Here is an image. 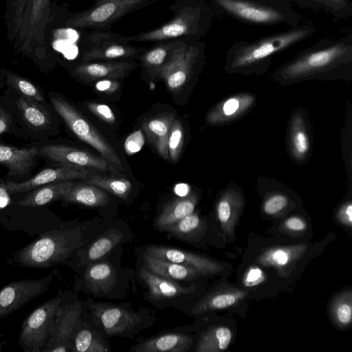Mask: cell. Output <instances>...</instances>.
I'll use <instances>...</instances> for the list:
<instances>
[{"mask_svg":"<svg viewBox=\"0 0 352 352\" xmlns=\"http://www.w3.org/2000/svg\"><path fill=\"white\" fill-rule=\"evenodd\" d=\"M56 7L52 0H6V36L18 54L35 60L50 56L52 28L67 10Z\"/></svg>","mask_w":352,"mask_h":352,"instance_id":"obj_1","label":"cell"},{"mask_svg":"<svg viewBox=\"0 0 352 352\" xmlns=\"http://www.w3.org/2000/svg\"><path fill=\"white\" fill-rule=\"evenodd\" d=\"M173 13L166 23L132 36H124L126 43H152L179 40H200L209 29L212 10L204 0H174L168 6Z\"/></svg>","mask_w":352,"mask_h":352,"instance_id":"obj_2","label":"cell"},{"mask_svg":"<svg viewBox=\"0 0 352 352\" xmlns=\"http://www.w3.org/2000/svg\"><path fill=\"white\" fill-rule=\"evenodd\" d=\"M78 229L47 232L16 251L11 263L28 268H46L63 263L80 246Z\"/></svg>","mask_w":352,"mask_h":352,"instance_id":"obj_3","label":"cell"},{"mask_svg":"<svg viewBox=\"0 0 352 352\" xmlns=\"http://www.w3.org/2000/svg\"><path fill=\"white\" fill-rule=\"evenodd\" d=\"M314 29L300 27L273 34L252 43L234 44L227 56L226 68L232 72H244L264 65L274 54L297 44L311 35Z\"/></svg>","mask_w":352,"mask_h":352,"instance_id":"obj_4","label":"cell"},{"mask_svg":"<svg viewBox=\"0 0 352 352\" xmlns=\"http://www.w3.org/2000/svg\"><path fill=\"white\" fill-rule=\"evenodd\" d=\"M351 47L346 42L336 41L309 50L282 66L276 77L280 81L292 82L327 72L351 60Z\"/></svg>","mask_w":352,"mask_h":352,"instance_id":"obj_5","label":"cell"},{"mask_svg":"<svg viewBox=\"0 0 352 352\" xmlns=\"http://www.w3.org/2000/svg\"><path fill=\"white\" fill-rule=\"evenodd\" d=\"M160 0H94L88 8L67 12L63 24L85 30H109L113 23L126 14L155 3Z\"/></svg>","mask_w":352,"mask_h":352,"instance_id":"obj_6","label":"cell"},{"mask_svg":"<svg viewBox=\"0 0 352 352\" xmlns=\"http://www.w3.org/2000/svg\"><path fill=\"white\" fill-rule=\"evenodd\" d=\"M205 43L200 40H175L164 64L156 76L162 79L172 91L180 90L201 65L205 57Z\"/></svg>","mask_w":352,"mask_h":352,"instance_id":"obj_7","label":"cell"},{"mask_svg":"<svg viewBox=\"0 0 352 352\" xmlns=\"http://www.w3.org/2000/svg\"><path fill=\"white\" fill-rule=\"evenodd\" d=\"M50 100L54 109L76 136L98 151L121 173L124 172L121 160L114 148L76 108L56 95H50Z\"/></svg>","mask_w":352,"mask_h":352,"instance_id":"obj_8","label":"cell"},{"mask_svg":"<svg viewBox=\"0 0 352 352\" xmlns=\"http://www.w3.org/2000/svg\"><path fill=\"white\" fill-rule=\"evenodd\" d=\"M62 292L36 307L23 320L19 344L25 352H43L62 304Z\"/></svg>","mask_w":352,"mask_h":352,"instance_id":"obj_9","label":"cell"},{"mask_svg":"<svg viewBox=\"0 0 352 352\" xmlns=\"http://www.w3.org/2000/svg\"><path fill=\"white\" fill-rule=\"evenodd\" d=\"M146 47H136L124 36L109 30H89L80 63L93 60L131 61L139 59Z\"/></svg>","mask_w":352,"mask_h":352,"instance_id":"obj_10","label":"cell"},{"mask_svg":"<svg viewBox=\"0 0 352 352\" xmlns=\"http://www.w3.org/2000/svg\"><path fill=\"white\" fill-rule=\"evenodd\" d=\"M91 324L104 336H130L140 327L142 316L124 307L87 299Z\"/></svg>","mask_w":352,"mask_h":352,"instance_id":"obj_11","label":"cell"},{"mask_svg":"<svg viewBox=\"0 0 352 352\" xmlns=\"http://www.w3.org/2000/svg\"><path fill=\"white\" fill-rule=\"evenodd\" d=\"M82 314L80 302L61 304L43 352L72 351L74 336L82 321Z\"/></svg>","mask_w":352,"mask_h":352,"instance_id":"obj_12","label":"cell"},{"mask_svg":"<svg viewBox=\"0 0 352 352\" xmlns=\"http://www.w3.org/2000/svg\"><path fill=\"white\" fill-rule=\"evenodd\" d=\"M53 273L40 279L14 280L0 289V319L22 307L30 300L45 293Z\"/></svg>","mask_w":352,"mask_h":352,"instance_id":"obj_13","label":"cell"},{"mask_svg":"<svg viewBox=\"0 0 352 352\" xmlns=\"http://www.w3.org/2000/svg\"><path fill=\"white\" fill-rule=\"evenodd\" d=\"M39 155L60 166L77 168H92L116 175L120 171L104 157L85 151L62 144H50L42 146Z\"/></svg>","mask_w":352,"mask_h":352,"instance_id":"obj_14","label":"cell"},{"mask_svg":"<svg viewBox=\"0 0 352 352\" xmlns=\"http://www.w3.org/2000/svg\"><path fill=\"white\" fill-rule=\"evenodd\" d=\"M213 5L243 22L270 25L285 20L280 10L245 0H211Z\"/></svg>","mask_w":352,"mask_h":352,"instance_id":"obj_15","label":"cell"},{"mask_svg":"<svg viewBox=\"0 0 352 352\" xmlns=\"http://www.w3.org/2000/svg\"><path fill=\"white\" fill-rule=\"evenodd\" d=\"M91 174L93 173L86 168L60 166L56 168L44 169L34 177L23 182H7L3 184V186L9 193H20L34 190L48 184L75 179L85 180Z\"/></svg>","mask_w":352,"mask_h":352,"instance_id":"obj_16","label":"cell"},{"mask_svg":"<svg viewBox=\"0 0 352 352\" xmlns=\"http://www.w3.org/2000/svg\"><path fill=\"white\" fill-rule=\"evenodd\" d=\"M137 67L134 60H93L76 65L72 71L74 77L85 82L102 79H119Z\"/></svg>","mask_w":352,"mask_h":352,"instance_id":"obj_17","label":"cell"},{"mask_svg":"<svg viewBox=\"0 0 352 352\" xmlns=\"http://www.w3.org/2000/svg\"><path fill=\"white\" fill-rule=\"evenodd\" d=\"M138 276L147 288V297L153 302H169L191 293L189 287L164 278L142 266Z\"/></svg>","mask_w":352,"mask_h":352,"instance_id":"obj_18","label":"cell"},{"mask_svg":"<svg viewBox=\"0 0 352 352\" xmlns=\"http://www.w3.org/2000/svg\"><path fill=\"white\" fill-rule=\"evenodd\" d=\"M144 254L193 268L200 274L214 273L219 270L218 265L208 258L179 248L151 245L146 248Z\"/></svg>","mask_w":352,"mask_h":352,"instance_id":"obj_19","label":"cell"},{"mask_svg":"<svg viewBox=\"0 0 352 352\" xmlns=\"http://www.w3.org/2000/svg\"><path fill=\"white\" fill-rule=\"evenodd\" d=\"M190 336L182 330L165 331L138 342L133 352H186L192 344Z\"/></svg>","mask_w":352,"mask_h":352,"instance_id":"obj_20","label":"cell"},{"mask_svg":"<svg viewBox=\"0 0 352 352\" xmlns=\"http://www.w3.org/2000/svg\"><path fill=\"white\" fill-rule=\"evenodd\" d=\"M38 155L37 147L17 148L0 144V164L8 169L12 176H22L27 173Z\"/></svg>","mask_w":352,"mask_h":352,"instance_id":"obj_21","label":"cell"},{"mask_svg":"<svg viewBox=\"0 0 352 352\" xmlns=\"http://www.w3.org/2000/svg\"><path fill=\"white\" fill-rule=\"evenodd\" d=\"M144 266L154 274L175 282L189 281L200 274L193 268L143 254Z\"/></svg>","mask_w":352,"mask_h":352,"instance_id":"obj_22","label":"cell"},{"mask_svg":"<svg viewBox=\"0 0 352 352\" xmlns=\"http://www.w3.org/2000/svg\"><path fill=\"white\" fill-rule=\"evenodd\" d=\"M116 272L107 261L89 263L84 273L87 288L94 294H104L110 292L116 283Z\"/></svg>","mask_w":352,"mask_h":352,"instance_id":"obj_23","label":"cell"},{"mask_svg":"<svg viewBox=\"0 0 352 352\" xmlns=\"http://www.w3.org/2000/svg\"><path fill=\"white\" fill-rule=\"evenodd\" d=\"M196 197L189 195L178 197L168 202L155 221L156 228L160 231L167 230L185 217L194 212Z\"/></svg>","mask_w":352,"mask_h":352,"instance_id":"obj_24","label":"cell"},{"mask_svg":"<svg viewBox=\"0 0 352 352\" xmlns=\"http://www.w3.org/2000/svg\"><path fill=\"white\" fill-rule=\"evenodd\" d=\"M253 97L240 94L226 98L215 106L208 114L210 124H222L236 118L245 112L253 104Z\"/></svg>","mask_w":352,"mask_h":352,"instance_id":"obj_25","label":"cell"},{"mask_svg":"<svg viewBox=\"0 0 352 352\" xmlns=\"http://www.w3.org/2000/svg\"><path fill=\"white\" fill-rule=\"evenodd\" d=\"M174 120L173 115L166 114L149 119L142 124V128L150 142L154 145L159 154L167 160H170L168 138Z\"/></svg>","mask_w":352,"mask_h":352,"instance_id":"obj_26","label":"cell"},{"mask_svg":"<svg viewBox=\"0 0 352 352\" xmlns=\"http://www.w3.org/2000/svg\"><path fill=\"white\" fill-rule=\"evenodd\" d=\"M110 347L104 336L91 324L82 321L72 340V352H107Z\"/></svg>","mask_w":352,"mask_h":352,"instance_id":"obj_27","label":"cell"},{"mask_svg":"<svg viewBox=\"0 0 352 352\" xmlns=\"http://www.w3.org/2000/svg\"><path fill=\"white\" fill-rule=\"evenodd\" d=\"M72 181L48 184L34 188L17 204L21 206H41L63 199L74 185Z\"/></svg>","mask_w":352,"mask_h":352,"instance_id":"obj_28","label":"cell"},{"mask_svg":"<svg viewBox=\"0 0 352 352\" xmlns=\"http://www.w3.org/2000/svg\"><path fill=\"white\" fill-rule=\"evenodd\" d=\"M62 199L87 206L100 207L108 204L110 197L102 188L85 182L75 183Z\"/></svg>","mask_w":352,"mask_h":352,"instance_id":"obj_29","label":"cell"},{"mask_svg":"<svg viewBox=\"0 0 352 352\" xmlns=\"http://www.w3.org/2000/svg\"><path fill=\"white\" fill-rule=\"evenodd\" d=\"M18 109L23 120L32 128L43 129L50 124V116L38 102L21 96L18 101Z\"/></svg>","mask_w":352,"mask_h":352,"instance_id":"obj_30","label":"cell"},{"mask_svg":"<svg viewBox=\"0 0 352 352\" xmlns=\"http://www.w3.org/2000/svg\"><path fill=\"white\" fill-rule=\"evenodd\" d=\"M174 41L153 43L151 47L146 48L138 59L145 70L156 76L158 69L166 62Z\"/></svg>","mask_w":352,"mask_h":352,"instance_id":"obj_31","label":"cell"},{"mask_svg":"<svg viewBox=\"0 0 352 352\" xmlns=\"http://www.w3.org/2000/svg\"><path fill=\"white\" fill-rule=\"evenodd\" d=\"M85 182L99 187L121 199H126L132 190L131 183L125 178L91 174Z\"/></svg>","mask_w":352,"mask_h":352,"instance_id":"obj_32","label":"cell"},{"mask_svg":"<svg viewBox=\"0 0 352 352\" xmlns=\"http://www.w3.org/2000/svg\"><path fill=\"white\" fill-rule=\"evenodd\" d=\"M300 115L294 118L290 130L289 145L292 155L298 160L305 157L310 148L308 132Z\"/></svg>","mask_w":352,"mask_h":352,"instance_id":"obj_33","label":"cell"},{"mask_svg":"<svg viewBox=\"0 0 352 352\" xmlns=\"http://www.w3.org/2000/svg\"><path fill=\"white\" fill-rule=\"evenodd\" d=\"M232 333L226 327H218L202 334L197 345L196 351H223L228 348Z\"/></svg>","mask_w":352,"mask_h":352,"instance_id":"obj_34","label":"cell"},{"mask_svg":"<svg viewBox=\"0 0 352 352\" xmlns=\"http://www.w3.org/2000/svg\"><path fill=\"white\" fill-rule=\"evenodd\" d=\"M1 73L5 78L7 84L19 93L21 96L38 103L45 102L43 95L38 87L28 79L6 69H1Z\"/></svg>","mask_w":352,"mask_h":352,"instance_id":"obj_35","label":"cell"},{"mask_svg":"<svg viewBox=\"0 0 352 352\" xmlns=\"http://www.w3.org/2000/svg\"><path fill=\"white\" fill-rule=\"evenodd\" d=\"M122 237L120 232L111 231L97 238L87 250V261L91 263L103 258L120 243Z\"/></svg>","mask_w":352,"mask_h":352,"instance_id":"obj_36","label":"cell"},{"mask_svg":"<svg viewBox=\"0 0 352 352\" xmlns=\"http://www.w3.org/2000/svg\"><path fill=\"white\" fill-rule=\"evenodd\" d=\"M201 220L197 214L185 217L170 226L166 232L180 239H188L200 226Z\"/></svg>","mask_w":352,"mask_h":352,"instance_id":"obj_37","label":"cell"},{"mask_svg":"<svg viewBox=\"0 0 352 352\" xmlns=\"http://www.w3.org/2000/svg\"><path fill=\"white\" fill-rule=\"evenodd\" d=\"M184 144V129L178 119L174 120L170 126L168 138L169 159L177 162L179 158Z\"/></svg>","mask_w":352,"mask_h":352,"instance_id":"obj_38","label":"cell"},{"mask_svg":"<svg viewBox=\"0 0 352 352\" xmlns=\"http://www.w3.org/2000/svg\"><path fill=\"white\" fill-rule=\"evenodd\" d=\"M87 107L94 114L103 121L110 124L115 122V114L108 105L96 102H89Z\"/></svg>","mask_w":352,"mask_h":352,"instance_id":"obj_39","label":"cell"},{"mask_svg":"<svg viewBox=\"0 0 352 352\" xmlns=\"http://www.w3.org/2000/svg\"><path fill=\"white\" fill-rule=\"evenodd\" d=\"M287 204V197L281 194H276L269 197L263 206L267 214H275L283 209Z\"/></svg>","mask_w":352,"mask_h":352,"instance_id":"obj_40","label":"cell"},{"mask_svg":"<svg viewBox=\"0 0 352 352\" xmlns=\"http://www.w3.org/2000/svg\"><path fill=\"white\" fill-rule=\"evenodd\" d=\"M144 140L140 131H135L131 134L126 140L124 148L128 154H133L138 152L142 147Z\"/></svg>","mask_w":352,"mask_h":352,"instance_id":"obj_41","label":"cell"},{"mask_svg":"<svg viewBox=\"0 0 352 352\" xmlns=\"http://www.w3.org/2000/svg\"><path fill=\"white\" fill-rule=\"evenodd\" d=\"M232 214V207L229 201L223 198L218 204L217 206V215L219 221L221 223L228 222Z\"/></svg>","mask_w":352,"mask_h":352,"instance_id":"obj_42","label":"cell"},{"mask_svg":"<svg viewBox=\"0 0 352 352\" xmlns=\"http://www.w3.org/2000/svg\"><path fill=\"white\" fill-rule=\"evenodd\" d=\"M119 85L117 79H102L98 80L95 87L99 91L113 93L118 89Z\"/></svg>","mask_w":352,"mask_h":352,"instance_id":"obj_43","label":"cell"},{"mask_svg":"<svg viewBox=\"0 0 352 352\" xmlns=\"http://www.w3.org/2000/svg\"><path fill=\"white\" fill-rule=\"evenodd\" d=\"M336 316L342 324H348L351 320V307L347 303L340 304L336 310Z\"/></svg>","mask_w":352,"mask_h":352,"instance_id":"obj_44","label":"cell"},{"mask_svg":"<svg viewBox=\"0 0 352 352\" xmlns=\"http://www.w3.org/2000/svg\"><path fill=\"white\" fill-rule=\"evenodd\" d=\"M11 118L10 115L0 107V135L9 130Z\"/></svg>","mask_w":352,"mask_h":352,"instance_id":"obj_45","label":"cell"},{"mask_svg":"<svg viewBox=\"0 0 352 352\" xmlns=\"http://www.w3.org/2000/svg\"><path fill=\"white\" fill-rule=\"evenodd\" d=\"M286 226L292 230H302L305 228V223L298 217H292L287 220Z\"/></svg>","mask_w":352,"mask_h":352,"instance_id":"obj_46","label":"cell"},{"mask_svg":"<svg viewBox=\"0 0 352 352\" xmlns=\"http://www.w3.org/2000/svg\"><path fill=\"white\" fill-rule=\"evenodd\" d=\"M272 259L278 265H283L287 263L288 256L285 252L278 250L273 253Z\"/></svg>","mask_w":352,"mask_h":352,"instance_id":"obj_47","label":"cell"},{"mask_svg":"<svg viewBox=\"0 0 352 352\" xmlns=\"http://www.w3.org/2000/svg\"><path fill=\"white\" fill-rule=\"evenodd\" d=\"M261 276V272L258 268H254L250 270L248 272L246 281L248 283H254L257 281Z\"/></svg>","mask_w":352,"mask_h":352,"instance_id":"obj_48","label":"cell"},{"mask_svg":"<svg viewBox=\"0 0 352 352\" xmlns=\"http://www.w3.org/2000/svg\"><path fill=\"white\" fill-rule=\"evenodd\" d=\"M344 219H346L349 223L351 224L352 221V205L348 204L344 210Z\"/></svg>","mask_w":352,"mask_h":352,"instance_id":"obj_49","label":"cell"},{"mask_svg":"<svg viewBox=\"0 0 352 352\" xmlns=\"http://www.w3.org/2000/svg\"><path fill=\"white\" fill-rule=\"evenodd\" d=\"M328 3H333V4H336V3H341V2L342 1V0H324Z\"/></svg>","mask_w":352,"mask_h":352,"instance_id":"obj_50","label":"cell"},{"mask_svg":"<svg viewBox=\"0 0 352 352\" xmlns=\"http://www.w3.org/2000/svg\"><path fill=\"white\" fill-rule=\"evenodd\" d=\"M2 349H3V344H0V351H2Z\"/></svg>","mask_w":352,"mask_h":352,"instance_id":"obj_51","label":"cell"}]
</instances>
